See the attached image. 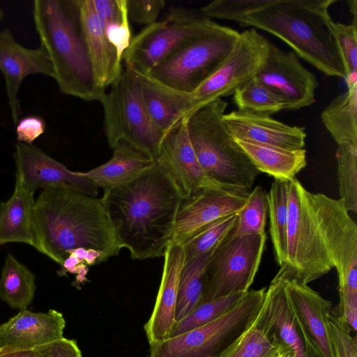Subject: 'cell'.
I'll list each match as a JSON object with an SVG mask.
<instances>
[{
  "mask_svg": "<svg viewBox=\"0 0 357 357\" xmlns=\"http://www.w3.org/2000/svg\"><path fill=\"white\" fill-rule=\"evenodd\" d=\"M104 33L119 59L128 48L132 36L126 0H92Z\"/></svg>",
  "mask_w": 357,
  "mask_h": 357,
  "instance_id": "31",
  "label": "cell"
},
{
  "mask_svg": "<svg viewBox=\"0 0 357 357\" xmlns=\"http://www.w3.org/2000/svg\"><path fill=\"white\" fill-rule=\"evenodd\" d=\"M34 193L15 181L11 197L0 203V245L22 243L33 246Z\"/></svg>",
  "mask_w": 357,
  "mask_h": 357,
  "instance_id": "26",
  "label": "cell"
},
{
  "mask_svg": "<svg viewBox=\"0 0 357 357\" xmlns=\"http://www.w3.org/2000/svg\"><path fill=\"white\" fill-rule=\"evenodd\" d=\"M248 196L224 189L206 188L183 199L171 243L182 245L206 225L237 213L245 206Z\"/></svg>",
  "mask_w": 357,
  "mask_h": 357,
  "instance_id": "19",
  "label": "cell"
},
{
  "mask_svg": "<svg viewBox=\"0 0 357 357\" xmlns=\"http://www.w3.org/2000/svg\"><path fill=\"white\" fill-rule=\"evenodd\" d=\"M187 118L165 136L155 160L183 199L202 189H223L211 181L202 168L188 137Z\"/></svg>",
  "mask_w": 357,
  "mask_h": 357,
  "instance_id": "18",
  "label": "cell"
},
{
  "mask_svg": "<svg viewBox=\"0 0 357 357\" xmlns=\"http://www.w3.org/2000/svg\"><path fill=\"white\" fill-rule=\"evenodd\" d=\"M266 290H249L232 310L211 322L150 344L148 357H218L255 321Z\"/></svg>",
  "mask_w": 357,
  "mask_h": 357,
  "instance_id": "10",
  "label": "cell"
},
{
  "mask_svg": "<svg viewBox=\"0 0 357 357\" xmlns=\"http://www.w3.org/2000/svg\"><path fill=\"white\" fill-rule=\"evenodd\" d=\"M33 248L60 266L77 248L100 252L105 259L123 248L102 199L62 187H47L35 199Z\"/></svg>",
  "mask_w": 357,
  "mask_h": 357,
  "instance_id": "3",
  "label": "cell"
},
{
  "mask_svg": "<svg viewBox=\"0 0 357 357\" xmlns=\"http://www.w3.org/2000/svg\"><path fill=\"white\" fill-rule=\"evenodd\" d=\"M277 357H294V356L289 349H284L278 355Z\"/></svg>",
  "mask_w": 357,
  "mask_h": 357,
  "instance_id": "48",
  "label": "cell"
},
{
  "mask_svg": "<svg viewBox=\"0 0 357 357\" xmlns=\"http://www.w3.org/2000/svg\"><path fill=\"white\" fill-rule=\"evenodd\" d=\"M269 43L253 28L240 33L234 48L212 75L192 92H178L186 116L208 103L233 94L255 77L266 57Z\"/></svg>",
  "mask_w": 357,
  "mask_h": 357,
  "instance_id": "13",
  "label": "cell"
},
{
  "mask_svg": "<svg viewBox=\"0 0 357 357\" xmlns=\"http://www.w3.org/2000/svg\"><path fill=\"white\" fill-rule=\"evenodd\" d=\"M284 349L257 317L218 357H277Z\"/></svg>",
  "mask_w": 357,
  "mask_h": 357,
  "instance_id": "33",
  "label": "cell"
},
{
  "mask_svg": "<svg viewBox=\"0 0 357 357\" xmlns=\"http://www.w3.org/2000/svg\"><path fill=\"white\" fill-rule=\"evenodd\" d=\"M79 27L96 81L105 90L119 77L123 65L109 43L92 0H75Z\"/></svg>",
  "mask_w": 357,
  "mask_h": 357,
  "instance_id": "23",
  "label": "cell"
},
{
  "mask_svg": "<svg viewBox=\"0 0 357 357\" xmlns=\"http://www.w3.org/2000/svg\"><path fill=\"white\" fill-rule=\"evenodd\" d=\"M0 357H37L34 349H0Z\"/></svg>",
  "mask_w": 357,
  "mask_h": 357,
  "instance_id": "46",
  "label": "cell"
},
{
  "mask_svg": "<svg viewBox=\"0 0 357 357\" xmlns=\"http://www.w3.org/2000/svg\"><path fill=\"white\" fill-rule=\"evenodd\" d=\"M66 321L55 310H20L0 325V349L32 350L63 337Z\"/></svg>",
  "mask_w": 357,
  "mask_h": 357,
  "instance_id": "21",
  "label": "cell"
},
{
  "mask_svg": "<svg viewBox=\"0 0 357 357\" xmlns=\"http://www.w3.org/2000/svg\"><path fill=\"white\" fill-rule=\"evenodd\" d=\"M337 180L340 198L349 212L357 213V146L337 145Z\"/></svg>",
  "mask_w": 357,
  "mask_h": 357,
  "instance_id": "38",
  "label": "cell"
},
{
  "mask_svg": "<svg viewBox=\"0 0 357 357\" xmlns=\"http://www.w3.org/2000/svg\"><path fill=\"white\" fill-rule=\"evenodd\" d=\"M3 17V13L2 9L0 8V24L2 21Z\"/></svg>",
  "mask_w": 357,
  "mask_h": 357,
  "instance_id": "49",
  "label": "cell"
},
{
  "mask_svg": "<svg viewBox=\"0 0 357 357\" xmlns=\"http://www.w3.org/2000/svg\"><path fill=\"white\" fill-rule=\"evenodd\" d=\"M260 173L276 180L290 181L307 165L306 151L287 149L248 140L234 139Z\"/></svg>",
  "mask_w": 357,
  "mask_h": 357,
  "instance_id": "27",
  "label": "cell"
},
{
  "mask_svg": "<svg viewBox=\"0 0 357 357\" xmlns=\"http://www.w3.org/2000/svg\"><path fill=\"white\" fill-rule=\"evenodd\" d=\"M109 160L81 174L104 191L123 184L152 167L155 161L146 153L125 140L112 148Z\"/></svg>",
  "mask_w": 357,
  "mask_h": 357,
  "instance_id": "25",
  "label": "cell"
},
{
  "mask_svg": "<svg viewBox=\"0 0 357 357\" xmlns=\"http://www.w3.org/2000/svg\"><path fill=\"white\" fill-rule=\"evenodd\" d=\"M289 182L274 179L266 193L269 231L275 259L280 267L285 264L287 257Z\"/></svg>",
  "mask_w": 357,
  "mask_h": 357,
  "instance_id": "30",
  "label": "cell"
},
{
  "mask_svg": "<svg viewBox=\"0 0 357 357\" xmlns=\"http://www.w3.org/2000/svg\"><path fill=\"white\" fill-rule=\"evenodd\" d=\"M337 0H215L208 18L236 22L273 34L322 73L344 78L328 8Z\"/></svg>",
  "mask_w": 357,
  "mask_h": 357,
  "instance_id": "1",
  "label": "cell"
},
{
  "mask_svg": "<svg viewBox=\"0 0 357 357\" xmlns=\"http://www.w3.org/2000/svg\"><path fill=\"white\" fill-rule=\"evenodd\" d=\"M129 20L149 26L156 22L165 6L164 0H126Z\"/></svg>",
  "mask_w": 357,
  "mask_h": 357,
  "instance_id": "42",
  "label": "cell"
},
{
  "mask_svg": "<svg viewBox=\"0 0 357 357\" xmlns=\"http://www.w3.org/2000/svg\"><path fill=\"white\" fill-rule=\"evenodd\" d=\"M33 349L37 357H82L77 342L64 337Z\"/></svg>",
  "mask_w": 357,
  "mask_h": 357,
  "instance_id": "44",
  "label": "cell"
},
{
  "mask_svg": "<svg viewBox=\"0 0 357 357\" xmlns=\"http://www.w3.org/2000/svg\"><path fill=\"white\" fill-rule=\"evenodd\" d=\"M0 71L4 82L11 119L15 125L20 118L19 91L25 78L33 74L54 77L50 57L40 45L28 48L19 43L8 29L0 31Z\"/></svg>",
  "mask_w": 357,
  "mask_h": 357,
  "instance_id": "17",
  "label": "cell"
},
{
  "mask_svg": "<svg viewBox=\"0 0 357 357\" xmlns=\"http://www.w3.org/2000/svg\"><path fill=\"white\" fill-rule=\"evenodd\" d=\"M213 250L184 263L178 281L176 321L183 319L199 305L204 287V271Z\"/></svg>",
  "mask_w": 357,
  "mask_h": 357,
  "instance_id": "32",
  "label": "cell"
},
{
  "mask_svg": "<svg viewBox=\"0 0 357 357\" xmlns=\"http://www.w3.org/2000/svg\"><path fill=\"white\" fill-rule=\"evenodd\" d=\"M101 199L119 243L133 259L163 257L183 197L156 162L132 180L104 191Z\"/></svg>",
  "mask_w": 357,
  "mask_h": 357,
  "instance_id": "2",
  "label": "cell"
},
{
  "mask_svg": "<svg viewBox=\"0 0 357 357\" xmlns=\"http://www.w3.org/2000/svg\"><path fill=\"white\" fill-rule=\"evenodd\" d=\"M287 257L273 279L307 284L333 268L318 228L312 193L296 178L289 182Z\"/></svg>",
  "mask_w": 357,
  "mask_h": 357,
  "instance_id": "7",
  "label": "cell"
},
{
  "mask_svg": "<svg viewBox=\"0 0 357 357\" xmlns=\"http://www.w3.org/2000/svg\"><path fill=\"white\" fill-rule=\"evenodd\" d=\"M100 102L109 146L112 148L117 142L125 140L155 162L165 135L148 115L142 98L139 76L125 67Z\"/></svg>",
  "mask_w": 357,
  "mask_h": 357,
  "instance_id": "8",
  "label": "cell"
},
{
  "mask_svg": "<svg viewBox=\"0 0 357 357\" xmlns=\"http://www.w3.org/2000/svg\"><path fill=\"white\" fill-rule=\"evenodd\" d=\"M45 130V122L40 116L30 115L20 119L15 127L17 142L32 145Z\"/></svg>",
  "mask_w": 357,
  "mask_h": 357,
  "instance_id": "43",
  "label": "cell"
},
{
  "mask_svg": "<svg viewBox=\"0 0 357 357\" xmlns=\"http://www.w3.org/2000/svg\"><path fill=\"white\" fill-rule=\"evenodd\" d=\"M217 25L201 11L172 8L165 19L146 26L132 37L123 56L124 66L146 75L179 48Z\"/></svg>",
  "mask_w": 357,
  "mask_h": 357,
  "instance_id": "11",
  "label": "cell"
},
{
  "mask_svg": "<svg viewBox=\"0 0 357 357\" xmlns=\"http://www.w3.org/2000/svg\"><path fill=\"white\" fill-rule=\"evenodd\" d=\"M233 100L238 110L272 115L285 109L283 101L255 76L236 89Z\"/></svg>",
  "mask_w": 357,
  "mask_h": 357,
  "instance_id": "35",
  "label": "cell"
},
{
  "mask_svg": "<svg viewBox=\"0 0 357 357\" xmlns=\"http://www.w3.org/2000/svg\"><path fill=\"white\" fill-rule=\"evenodd\" d=\"M141 79V94L149 118L165 135L175 128L185 117L174 103L147 78Z\"/></svg>",
  "mask_w": 357,
  "mask_h": 357,
  "instance_id": "34",
  "label": "cell"
},
{
  "mask_svg": "<svg viewBox=\"0 0 357 357\" xmlns=\"http://www.w3.org/2000/svg\"><path fill=\"white\" fill-rule=\"evenodd\" d=\"M36 289L34 273L8 253L0 276V299L15 310H26Z\"/></svg>",
  "mask_w": 357,
  "mask_h": 357,
  "instance_id": "29",
  "label": "cell"
},
{
  "mask_svg": "<svg viewBox=\"0 0 357 357\" xmlns=\"http://www.w3.org/2000/svg\"><path fill=\"white\" fill-rule=\"evenodd\" d=\"M239 36L240 33L236 30L218 24L211 31L179 48L143 76L172 91L191 93L219 67Z\"/></svg>",
  "mask_w": 357,
  "mask_h": 357,
  "instance_id": "9",
  "label": "cell"
},
{
  "mask_svg": "<svg viewBox=\"0 0 357 357\" xmlns=\"http://www.w3.org/2000/svg\"><path fill=\"white\" fill-rule=\"evenodd\" d=\"M222 121L234 139L291 150L304 149L305 128L286 124L269 115L236 109L225 114Z\"/></svg>",
  "mask_w": 357,
  "mask_h": 357,
  "instance_id": "20",
  "label": "cell"
},
{
  "mask_svg": "<svg viewBox=\"0 0 357 357\" xmlns=\"http://www.w3.org/2000/svg\"><path fill=\"white\" fill-rule=\"evenodd\" d=\"M246 293H236L200 304L183 319L174 323L169 337L202 326L222 316L232 310Z\"/></svg>",
  "mask_w": 357,
  "mask_h": 357,
  "instance_id": "36",
  "label": "cell"
},
{
  "mask_svg": "<svg viewBox=\"0 0 357 357\" xmlns=\"http://www.w3.org/2000/svg\"><path fill=\"white\" fill-rule=\"evenodd\" d=\"M349 7L350 12L353 15V19H357V6H356V1H349Z\"/></svg>",
  "mask_w": 357,
  "mask_h": 357,
  "instance_id": "47",
  "label": "cell"
},
{
  "mask_svg": "<svg viewBox=\"0 0 357 357\" xmlns=\"http://www.w3.org/2000/svg\"><path fill=\"white\" fill-rule=\"evenodd\" d=\"M237 221L238 214L234 213L201 228L182 245L185 262L212 250L234 229Z\"/></svg>",
  "mask_w": 357,
  "mask_h": 357,
  "instance_id": "37",
  "label": "cell"
},
{
  "mask_svg": "<svg viewBox=\"0 0 357 357\" xmlns=\"http://www.w3.org/2000/svg\"><path fill=\"white\" fill-rule=\"evenodd\" d=\"M33 18L40 45L51 61L59 91L85 101H99L98 85L82 36L75 0H35Z\"/></svg>",
  "mask_w": 357,
  "mask_h": 357,
  "instance_id": "4",
  "label": "cell"
},
{
  "mask_svg": "<svg viewBox=\"0 0 357 357\" xmlns=\"http://www.w3.org/2000/svg\"><path fill=\"white\" fill-rule=\"evenodd\" d=\"M329 330L333 357H357L356 335L352 337L351 331L331 312Z\"/></svg>",
  "mask_w": 357,
  "mask_h": 357,
  "instance_id": "41",
  "label": "cell"
},
{
  "mask_svg": "<svg viewBox=\"0 0 357 357\" xmlns=\"http://www.w3.org/2000/svg\"><path fill=\"white\" fill-rule=\"evenodd\" d=\"M15 147V181L30 190L62 187L97 197L98 188L81 172L70 170L33 144L17 142Z\"/></svg>",
  "mask_w": 357,
  "mask_h": 357,
  "instance_id": "16",
  "label": "cell"
},
{
  "mask_svg": "<svg viewBox=\"0 0 357 357\" xmlns=\"http://www.w3.org/2000/svg\"><path fill=\"white\" fill-rule=\"evenodd\" d=\"M347 89L322 111L321 119L337 145L357 146V85Z\"/></svg>",
  "mask_w": 357,
  "mask_h": 357,
  "instance_id": "28",
  "label": "cell"
},
{
  "mask_svg": "<svg viewBox=\"0 0 357 357\" xmlns=\"http://www.w3.org/2000/svg\"><path fill=\"white\" fill-rule=\"evenodd\" d=\"M163 257L162 273L155 303L144 326L149 344L169 338L176 322L178 281L185 263L183 245L170 243Z\"/></svg>",
  "mask_w": 357,
  "mask_h": 357,
  "instance_id": "22",
  "label": "cell"
},
{
  "mask_svg": "<svg viewBox=\"0 0 357 357\" xmlns=\"http://www.w3.org/2000/svg\"><path fill=\"white\" fill-rule=\"evenodd\" d=\"M268 204L266 192L259 185L252 188L245 206L237 213L234 233L237 236L265 233Z\"/></svg>",
  "mask_w": 357,
  "mask_h": 357,
  "instance_id": "39",
  "label": "cell"
},
{
  "mask_svg": "<svg viewBox=\"0 0 357 357\" xmlns=\"http://www.w3.org/2000/svg\"><path fill=\"white\" fill-rule=\"evenodd\" d=\"M284 102V110H296L314 102L318 82L293 52H284L271 41L266 57L255 75Z\"/></svg>",
  "mask_w": 357,
  "mask_h": 357,
  "instance_id": "14",
  "label": "cell"
},
{
  "mask_svg": "<svg viewBox=\"0 0 357 357\" xmlns=\"http://www.w3.org/2000/svg\"><path fill=\"white\" fill-rule=\"evenodd\" d=\"M61 266V275L70 273L76 274V280L78 282H83L86 280V276L89 270L88 266L73 254H70Z\"/></svg>",
  "mask_w": 357,
  "mask_h": 357,
  "instance_id": "45",
  "label": "cell"
},
{
  "mask_svg": "<svg viewBox=\"0 0 357 357\" xmlns=\"http://www.w3.org/2000/svg\"><path fill=\"white\" fill-rule=\"evenodd\" d=\"M333 30L347 88L357 85V20L354 19L351 24L333 22Z\"/></svg>",
  "mask_w": 357,
  "mask_h": 357,
  "instance_id": "40",
  "label": "cell"
},
{
  "mask_svg": "<svg viewBox=\"0 0 357 357\" xmlns=\"http://www.w3.org/2000/svg\"><path fill=\"white\" fill-rule=\"evenodd\" d=\"M291 310L304 342L307 357H333L329 330L332 303L307 284L284 280Z\"/></svg>",
  "mask_w": 357,
  "mask_h": 357,
  "instance_id": "15",
  "label": "cell"
},
{
  "mask_svg": "<svg viewBox=\"0 0 357 357\" xmlns=\"http://www.w3.org/2000/svg\"><path fill=\"white\" fill-rule=\"evenodd\" d=\"M318 228L337 273L339 302L333 312L344 322L357 319V225L341 199L312 193Z\"/></svg>",
  "mask_w": 357,
  "mask_h": 357,
  "instance_id": "6",
  "label": "cell"
},
{
  "mask_svg": "<svg viewBox=\"0 0 357 357\" xmlns=\"http://www.w3.org/2000/svg\"><path fill=\"white\" fill-rule=\"evenodd\" d=\"M227 106L218 99L194 112L187 118L188 134L206 176L225 190L248 196L260 172L225 127Z\"/></svg>",
  "mask_w": 357,
  "mask_h": 357,
  "instance_id": "5",
  "label": "cell"
},
{
  "mask_svg": "<svg viewBox=\"0 0 357 357\" xmlns=\"http://www.w3.org/2000/svg\"><path fill=\"white\" fill-rule=\"evenodd\" d=\"M234 229L213 248L206 264L199 305L233 294L246 293L253 283L266 234L237 236Z\"/></svg>",
  "mask_w": 357,
  "mask_h": 357,
  "instance_id": "12",
  "label": "cell"
},
{
  "mask_svg": "<svg viewBox=\"0 0 357 357\" xmlns=\"http://www.w3.org/2000/svg\"><path fill=\"white\" fill-rule=\"evenodd\" d=\"M266 332L294 357H307L298 326L289 307L284 280L273 279L257 314Z\"/></svg>",
  "mask_w": 357,
  "mask_h": 357,
  "instance_id": "24",
  "label": "cell"
}]
</instances>
